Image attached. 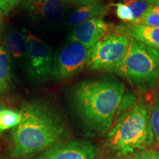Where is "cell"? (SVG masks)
Returning a JSON list of instances; mask_svg holds the SVG:
<instances>
[{"label": "cell", "instance_id": "cell-3", "mask_svg": "<svg viewBox=\"0 0 159 159\" xmlns=\"http://www.w3.org/2000/svg\"><path fill=\"white\" fill-rule=\"evenodd\" d=\"M150 107L135 94L123 97L115 124L108 132V144L119 156L143 150L155 141L150 122Z\"/></svg>", "mask_w": 159, "mask_h": 159}, {"label": "cell", "instance_id": "cell-2", "mask_svg": "<svg viewBox=\"0 0 159 159\" xmlns=\"http://www.w3.org/2000/svg\"><path fill=\"white\" fill-rule=\"evenodd\" d=\"M19 111L21 121L12 134V155L16 158L42 152L64 134V124L49 106L30 102Z\"/></svg>", "mask_w": 159, "mask_h": 159}, {"label": "cell", "instance_id": "cell-6", "mask_svg": "<svg viewBox=\"0 0 159 159\" xmlns=\"http://www.w3.org/2000/svg\"><path fill=\"white\" fill-rule=\"evenodd\" d=\"M90 51L91 48L77 42L61 47L53 56L51 77L58 80L75 77L86 67Z\"/></svg>", "mask_w": 159, "mask_h": 159}, {"label": "cell", "instance_id": "cell-15", "mask_svg": "<svg viewBox=\"0 0 159 159\" xmlns=\"http://www.w3.org/2000/svg\"><path fill=\"white\" fill-rule=\"evenodd\" d=\"M20 111L4 108L0 112V134L3 131L15 128L21 121Z\"/></svg>", "mask_w": 159, "mask_h": 159}, {"label": "cell", "instance_id": "cell-5", "mask_svg": "<svg viewBox=\"0 0 159 159\" xmlns=\"http://www.w3.org/2000/svg\"><path fill=\"white\" fill-rule=\"evenodd\" d=\"M131 40L112 31L91 48L86 68L95 71L115 73L128 52Z\"/></svg>", "mask_w": 159, "mask_h": 159}, {"label": "cell", "instance_id": "cell-25", "mask_svg": "<svg viewBox=\"0 0 159 159\" xmlns=\"http://www.w3.org/2000/svg\"><path fill=\"white\" fill-rule=\"evenodd\" d=\"M4 109V107H3V105L2 104L1 102H0V112H1Z\"/></svg>", "mask_w": 159, "mask_h": 159}, {"label": "cell", "instance_id": "cell-20", "mask_svg": "<svg viewBox=\"0 0 159 159\" xmlns=\"http://www.w3.org/2000/svg\"><path fill=\"white\" fill-rule=\"evenodd\" d=\"M116 159H159V153L153 150H140Z\"/></svg>", "mask_w": 159, "mask_h": 159}, {"label": "cell", "instance_id": "cell-11", "mask_svg": "<svg viewBox=\"0 0 159 159\" xmlns=\"http://www.w3.org/2000/svg\"><path fill=\"white\" fill-rule=\"evenodd\" d=\"M113 31L126 35L131 41L159 49V27L125 23L115 26Z\"/></svg>", "mask_w": 159, "mask_h": 159}, {"label": "cell", "instance_id": "cell-8", "mask_svg": "<svg viewBox=\"0 0 159 159\" xmlns=\"http://www.w3.org/2000/svg\"><path fill=\"white\" fill-rule=\"evenodd\" d=\"M24 7L35 21L49 27L62 23L67 12V0H24Z\"/></svg>", "mask_w": 159, "mask_h": 159}, {"label": "cell", "instance_id": "cell-10", "mask_svg": "<svg viewBox=\"0 0 159 159\" xmlns=\"http://www.w3.org/2000/svg\"><path fill=\"white\" fill-rule=\"evenodd\" d=\"M114 26L105 21L103 17H97L77 25L69 35V42L82 43L91 48L110 32Z\"/></svg>", "mask_w": 159, "mask_h": 159}, {"label": "cell", "instance_id": "cell-16", "mask_svg": "<svg viewBox=\"0 0 159 159\" xmlns=\"http://www.w3.org/2000/svg\"><path fill=\"white\" fill-rule=\"evenodd\" d=\"M132 23L159 27V2L150 4L141 17Z\"/></svg>", "mask_w": 159, "mask_h": 159}, {"label": "cell", "instance_id": "cell-7", "mask_svg": "<svg viewBox=\"0 0 159 159\" xmlns=\"http://www.w3.org/2000/svg\"><path fill=\"white\" fill-rule=\"evenodd\" d=\"M27 45L26 61L28 74L35 82L45 83L51 76L53 55L51 47L30 31L25 33Z\"/></svg>", "mask_w": 159, "mask_h": 159}, {"label": "cell", "instance_id": "cell-19", "mask_svg": "<svg viewBox=\"0 0 159 159\" xmlns=\"http://www.w3.org/2000/svg\"><path fill=\"white\" fill-rule=\"evenodd\" d=\"M114 5L116 16L119 19L126 23H131L134 21V13L128 6L122 2L116 3Z\"/></svg>", "mask_w": 159, "mask_h": 159}, {"label": "cell", "instance_id": "cell-14", "mask_svg": "<svg viewBox=\"0 0 159 159\" xmlns=\"http://www.w3.org/2000/svg\"><path fill=\"white\" fill-rule=\"evenodd\" d=\"M11 55L5 47L0 46V93L8 88L11 71Z\"/></svg>", "mask_w": 159, "mask_h": 159}, {"label": "cell", "instance_id": "cell-9", "mask_svg": "<svg viewBox=\"0 0 159 159\" xmlns=\"http://www.w3.org/2000/svg\"><path fill=\"white\" fill-rule=\"evenodd\" d=\"M96 148L84 141L56 143L33 159H95Z\"/></svg>", "mask_w": 159, "mask_h": 159}, {"label": "cell", "instance_id": "cell-12", "mask_svg": "<svg viewBox=\"0 0 159 159\" xmlns=\"http://www.w3.org/2000/svg\"><path fill=\"white\" fill-rule=\"evenodd\" d=\"M110 11V5L97 3L79 7L69 15L68 24L69 27H75L85 21L97 17H104Z\"/></svg>", "mask_w": 159, "mask_h": 159}, {"label": "cell", "instance_id": "cell-13", "mask_svg": "<svg viewBox=\"0 0 159 159\" xmlns=\"http://www.w3.org/2000/svg\"><path fill=\"white\" fill-rule=\"evenodd\" d=\"M5 49L10 55L18 61L26 58L27 45L25 33L16 30H10L5 36Z\"/></svg>", "mask_w": 159, "mask_h": 159}, {"label": "cell", "instance_id": "cell-21", "mask_svg": "<svg viewBox=\"0 0 159 159\" xmlns=\"http://www.w3.org/2000/svg\"><path fill=\"white\" fill-rule=\"evenodd\" d=\"M24 0H0V10L4 16H7Z\"/></svg>", "mask_w": 159, "mask_h": 159}, {"label": "cell", "instance_id": "cell-24", "mask_svg": "<svg viewBox=\"0 0 159 159\" xmlns=\"http://www.w3.org/2000/svg\"><path fill=\"white\" fill-rule=\"evenodd\" d=\"M143 1L147 2L149 4H152V3H157L159 2V0H143Z\"/></svg>", "mask_w": 159, "mask_h": 159}, {"label": "cell", "instance_id": "cell-1", "mask_svg": "<svg viewBox=\"0 0 159 159\" xmlns=\"http://www.w3.org/2000/svg\"><path fill=\"white\" fill-rule=\"evenodd\" d=\"M125 94V85L114 77L79 83L73 93L75 108L86 127L105 133L112 127Z\"/></svg>", "mask_w": 159, "mask_h": 159}, {"label": "cell", "instance_id": "cell-4", "mask_svg": "<svg viewBox=\"0 0 159 159\" xmlns=\"http://www.w3.org/2000/svg\"><path fill=\"white\" fill-rule=\"evenodd\" d=\"M115 74L125 78L139 93L156 89L159 85V49L131 41Z\"/></svg>", "mask_w": 159, "mask_h": 159}, {"label": "cell", "instance_id": "cell-23", "mask_svg": "<svg viewBox=\"0 0 159 159\" xmlns=\"http://www.w3.org/2000/svg\"><path fill=\"white\" fill-rule=\"evenodd\" d=\"M3 13L0 10V37H1L2 30V25H3Z\"/></svg>", "mask_w": 159, "mask_h": 159}, {"label": "cell", "instance_id": "cell-17", "mask_svg": "<svg viewBox=\"0 0 159 159\" xmlns=\"http://www.w3.org/2000/svg\"><path fill=\"white\" fill-rule=\"evenodd\" d=\"M122 3L128 6L132 11L133 13H134V21L141 17V16L143 14L145 10L148 8L149 5H150L148 2L143 1V0H123Z\"/></svg>", "mask_w": 159, "mask_h": 159}, {"label": "cell", "instance_id": "cell-18", "mask_svg": "<svg viewBox=\"0 0 159 159\" xmlns=\"http://www.w3.org/2000/svg\"><path fill=\"white\" fill-rule=\"evenodd\" d=\"M150 122L155 141L159 144V97L155 101L150 110Z\"/></svg>", "mask_w": 159, "mask_h": 159}, {"label": "cell", "instance_id": "cell-22", "mask_svg": "<svg viewBox=\"0 0 159 159\" xmlns=\"http://www.w3.org/2000/svg\"><path fill=\"white\" fill-rule=\"evenodd\" d=\"M71 1L74 2L75 5H77L78 7H81V6L99 3L100 0H71Z\"/></svg>", "mask_w": 159, "mask_h": 159}]
</instances>
